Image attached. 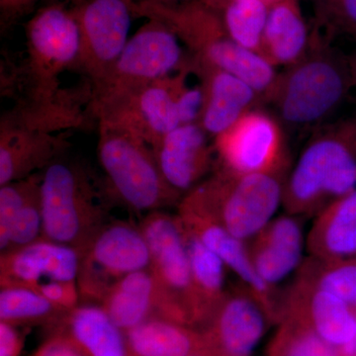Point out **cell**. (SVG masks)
Here are the masks:
<instances>
[{
	"label": "cell",
	"instance_id": "obj_1",
	"mask_svg": "<svg viewBox=\"0 0 356 356\" xmlns=\"http://www.w3.org/2000/svg\"><path fill=\"white\" fill-rule=\"evenodd\" d=\"M134 15L163 23L193 55L198 67L224 70L250 84L266 103L280 72L259 54L229 37L221 14L200 0L166 3L133 0Z\"/></svg>",
	"mask_w": 356,
	"mask_h": 356
},
{
	"label": "cell",
	"instance_id": "obj_2",
	"mask_svg": "<svg viewBox=\"0 0 356 356\" xmlns=\"http://www.w3.org/2000/svg\"><path fill=\"white\" fill-rule=\"evenodd\" d=\"M355 81L353 62L316 31L305 57L280 72L266 103L283 129L313 132L337 113Z\"/></svg>",
	"mask_w": 356,
	"mask_h": 356
},
{
	"label": "cell",
	"instance_id": "obj_3",
	"mask_svg": "<svg viewBox=\"0 0 356 356\" xmlns=\"http://www.w3.org/2000/svg\"><path fill=\"white\" fill-rule=\"evenodd\" d=\"M355 189V125L329 121L313 131L287 173L282 206L293 216L316 217Z\"/></svg>",
	"mask_w": 356,
	"mask_h": 356
},
{
	"label": "cell",
	"instance_id": "obj_4",
	"mask_svg": "<svg viewBox=\"0 0 356 356\" xmlns=\"http://www.w3.org/2000/svg\"><path fill=\"white\" fill-rule=\"evenodd\" d=\"M287 170L238 175L218 168L180 201L247 242L282 205Z\"/></svg>",
	"mask_w": 356,
	"mask_h": 356
},
{
	"label": "cell",
	"instance_id": "obj_5",
	"mask_svg": "<svg viewBox=\"0 0 356 356\" xmlns=\"http://www.w3.org/2000/svg\"><path fill=\"white\" fill-rule=\"evenodd\" d=\"M97 156L115 195L136 212L161 211L184 197L166 181L153 147L130 129L99 119Z\"/></svg>",
	"mask_w": 356,
	"mask_h": 356
},
{
	"label": "cell",
	"instance_id": "obj_6",
	"mask_svg": "<svg viewBox=\"0 0 356 356\" xmlns=\"http://www.w3.org/2000/svg\"><path fill=\"white\" fill-rule=\"evenodd\" d=\"M41 200L42 238L74 248L79 254L108 222L86 168L63 156L44 170Z\"/></svg>",
	"mask_w": 356,
	"mask_h": 356
},
{
	"label": "cell",
	"instance_id": "obj_7",
	"mask_svg": "<svg viewBox=\"0 0 356 356\" xmlns=\"http://www.w3.org/2000/svg\"><path fill=\"white\" fill-rule=\"evenodd\" d=\"M79 255L81 298L98 305L122 278L151 266V252L139 225L123 220L107 222Z\"/></svg>",
	"mask_w": 356,
	"mask_h": 356
},
{
	"label": "cell",
	"instance_id": "obj_8",
	"mask_svg": "<svg viewBox=\"0 0 356 356\" xmlns=\"http://www.w3.org/2000/svg\"><path fill=\"white\" fill-rule=\"evenodd\" d=\"M133 0H84L72 9L79 30V51L74 67L102 90L129 41Z\"/></svg>",
	"mask_w": 356,
	"mask_h": 356
},
{
	"label": "cell",
	"instance_id": "obj_9",
	"mask_svg": "<svg viewBox=\"0 0 356 356\" xmlns=\"http://www.w3.org/2000/svg\"><path fill=\"white\" fill-rule=\"evenodd\" d=\"M191 62L185 60L177 35L163 23L149 19L129 39L104 86L96 93L95 103L170 76Z\"/></svg>",
	"mask_w": 356,
	"mask_h": 356
},
{
	"label": "cell",
	"instance_id": "obj_10",
	"mask_svg": "<svg viewBox=\"0 0 356 356\" xmlns=\"http://www.w3.org/2000/svg\"><path fill=\"white\" fill-rule=\"evenodd\" d=\"M283 130L273 115L259 106L250 109L214 138L219 168L238 175L287 170Z\"/></svg>",
	"mask_w": 356,
	"mask_h": 356
},
{
	"label": "cell",
	"instance_id": "obj_11",
	"mask_svg": "<svg viewBox=\"0 0 356 356\" xmlns=\"http://www.w3.org/2000/svg\"><path fill=\"white\" fill-rule=\"evenodd\" d=\"M139 226L151 252L149 268L182 312L189 325L196 329L197 304L179 218L163 211H154L147 213Z\"/></svg>",
	"mask_w": 356,
	"mask_h": 356
},
{
	"label": "cell",
	"instance_id": "obj_12",
	"mask_svg": "<svg viewBox=\"0 0 356 356\" xmlns=\"http://www.w3.org/2000/svg\"><path fill=\"white\" fill-rule=\"evenodd\" d=\"M266 312L242 288L227 293L209 318L198 327L203 356H252L261 341Z\"/></svg>",
	"mask_w": 356,
	"mask_h": 356
},
{
	"label": "cell",
	"instance_id": "obj_13",
	"mask_svg": "<svg viewBox=\"0 0 356 356\" xmlns=\"http://www.w3.org/2000/svg\"><path fill=\"white\" fill-rule=\"evenodd\" d=\"M177 216L191 233L215 252L227 268L236 274L240 287L257 300L269 321L280 323L282 316V299L274 288L269 287L255 273L245 241L236 238L221 225L186 204L177 205Z\"/></svg>",
	"mask_w": 356,
	"mask_h": 356
},
{
	"label": "cell",
	"instance_id": "obj_14",
	"mask_svg": "<svg viewBox=\"0 0 356 356\" xmlns=\"http://www.w3.org/2000/svg\"><path fill=\"white\" fill-rule=\"evenodd\" d=\"M99 305L125 332L154 318L189 325L149 268L122 278L105 295Z\"/></svg>",
	"mask_w": 356,
	"mask_h": 356
},
{
	"label": "cell",
	"instance_id": "obj_15",
	"mask_svg": "<svg viewBox=\"0 0 356 356\" xmlns=\"http://www.w3.org/2000/svg\"><path fill=\"white\" fill-rule=\"evenodd\" d=\"M79 252L74 248L40 238L36 242L1 252L0 287L38 289L50 281L76 280Z\"/></svg>",
	"mask_w": 356,
	"mask_h": 356
},
{
	"label": "cell",
	"instance_id": "obj_16",
	"mask_svg": "<svg viewBox=\"0 0 356 356\" xmlns=\"http://www.w3.org/2000/svg\"><path fill=\"white\" fill-rule=\"evenodd\" d=\"M67 140L46 129L3 116L0 127V186L44 170L64 154Z\"/></svg>",
	"mask_w": 356,
	"mask_h": 356
},
{
	"label": "cell",
	"instance_id": "obj_17",
	"mask_svg": "<svg viewBox=\"0 0 356 356\" xmlns=\"http://www.w3.org/2000/svg\"><path fill=\"white\" fill-rule=\"evenodd\" d=\"M286 316L310 325L337 350L356 334L355 310L332 293L299 277L282 298L281 320Z\"/></svg>",
	"mask_w": 356,
	"mask_h": 356
},
{
	"label": "cell",
	"instance_id": "obj_18",
	"mask_svg": "<svg viewBox=\"0 0 356 356\" xmlns=\"http://www.w3.org/2000/svg\"><path fill=\"white\" fill-rule=\"evenodd\" d=\"M298 218L288 213L273 218L257 235L245 242L255 273L274 289L301 266L305 242Z\"/></svg>",
	"mask_w": 356,
	"mask_h": 356
},
{
	"label": "cell",
	"instance_id": "obj_19",
	"mask_svg": "<svg viewBox=\"0 0 356 356\" xmlns=\"http://www.w3.org/2000/svg\"><path fill=\"white\" fill-rule=\"evenodd\" d=\"M154 153L166 181L182 196L201 184L212 168L213 149L198 122L168 133Z\"/></svg>",
	"mask_w": 356,
	"mask_h": 356
},
{
	"label": "cell",
	"instance_id": "obj_20",
	"mask_svg": "<svg viewBox=\"0 0 356 356\" xmlns=\"http://www.w3.org/2000/svg\"><path fill=\"white\" fill-rule=\"evenodd\" d=\"M194 70L202 81L204 92L198 123L211 137L221 135L243 114L264 103L257 91L240 77L195 64Z\"/></svg>",
	"mask_w": 356,
	"mask_h": 356
},
{
	"label": "cell",
	"instance_id": "obj_21",
	"mask_svg": "<svg viewBox=\"0 0 356 356\" xmlns=\"http://www.w3.org/2000/svg\"><path fill=\"white\" fill-rule=\"evenodd\" d=\"M312 41L301 0H278L270 6L261 56L273 67L286 69L298 63L308 53Z\"/></svg>",
	"mask_w": 356,
	"mask_h": 356
},
{
	"label": "cell",
	"instance_id": "obj_22",
	"mask_svg": "<svg viewBox=\"0 0 356 356\" xmlns=\"http://www.w3.org/2000/svg\"><path fill=\"white\" fill-rule=\"evenodd\" d=\"M311 257L344 261L356 257V189L330 204L315 217L307 238Z\"/></svg>",
	"mask_w": 356,
	"mask_h": 356
},
{
	"label": "cell",
	"instance_id": "obj_23",
	"mask_svg": "<svg viewBox=\"0 0 356 356\" xmlns=\"http://www.w3.org/2000/svg\"><path fill=\"white\" fill-rule=\"evenodd\" d=\"M55 330L70 334L88 356H131L126 332L98 304L86 303L67 312L51 331Z\"/></svg>",
	"mask_w": 356,
	"mask_h": 356
},
{
	"label": "cell",
	"instance_id": "obj_24",
	"mask_svg": "<svg viewBox=\"0 0 356 356\" xmlns=\"http://www.w3.org/2000/svg\"><path fill=\"white\" fill-rule=\"evenodd\" d=\"M126 337L131 356H203L198 330L168 318L145 321Z\"/></svg>",
	"mask_w": 356,
	"mask_h": 356
},
{
	"label": "cell",
	"instance_id": "obj_25",
	"mask_svg": "<svg viewBox=\"0 0 356 356\" xmlns=\"http://www.w3.org/2000/svg\"><path fill=\"white\" fill-rule=\"evenodd\" d=\"M181 226L191 266L192 285L197 304L196 329H198L216 310L228 293L225 289L227 267L215 252L206 247L188 229L185 228L182 222Z\"/></svg>",
	"mask_w": 356,
	"mask_h": 356
},
{
	"label": "cell",
	"instance_id": "obj_26",
	"mask_svg": "<svg viewBox=\"0 0 356 356\" xmlns=\"http://www.w3.org/2000/svg\"><path fill=\"white\" fill-rule=\"evenodd\" d=\"M67 312L29 288L2 287L0 290V322L21 327L42 325L51 331Z\"/></svg>",
	"mask_w": 356,
	"mask_h": 356
},
{
	"label": "cell",
	"instance_id": "obj_27",
	"mask_svg": "<svg viewBox=\"0 0 356 356\" xmlns=\"http://www.w3.org/2000/svg\"><path fill=\"white\" fill-rule=\"evenodd\" d=\"M269 8L262 0H233L219 13L229 37L243 48L261 55Z\"/></svg>",
	"mask_w": 356,
	"mask_h": 356
},
{
	"label": "cell",
	"instance_id": "obj_28",
	"mask_svg": "<svg viewBox=\"0 0 356 356\" xmlns=\"http://www.w3.org/2000/svg\"><path fill=\"white\" fill-rule=\"evenodd\" d=\"M297 277L346 302L356 311V261H321L310 257L302 262Z\"/></svg>",
	"mask_w": 356,
	"mask_h": 356
},
{
	"label": "cell",
	"instance_id": "obj_29",
	"mask_svg": "<svg viewBox=\"0 0 356 356\" xmlns=\"http://www.w3.org/2000/svg\"><path fill=\"white\" fill-rule=\"evenodd\" d=\"M268 356H341L339 350L298 320L282 318L267 351Z\"/></svg>",
	"mask_w": 356,
	"mask_h": 356
},
{
	"label": "cell",
	"instance_id": "obj_30",
	"mask_svg": "<svg viewBox=\"0 0 356 356\" xmlns=\"http://www.w3.org/2000/svg\"><path fill=\"white\" fill-rule=\"evenodd\" d=\"M42 175L36 173L31 186L14 219L6 252L30 245L42 238L43 212L41 200Z\"/></svg>",
	"mask_w": 356,
	"mask_h": 356
},
{
	"label": "cell",
	"instance_id": "obj_31",
	"mask_svg": "<svg viewBox=\"0 0 356 356\" xmlns=\"http://www.w3.org/2000/svg\"><path fill=\"white\" fill-rule=\"evenodd\" d=\"M317 30L356 36V0H312Z\"/></svg>",
	"mask_w": 356,
	"mask_h": 356
},
{
	"label": "cell",
	"instance_id": "obj_32",
	"mask_svg": "<svg viewBox=\"0 0 356 356\" xmlns=\"http://www.w3.org/2000/svg\"><path fill=\"white\" fill-rule=\"evenodd\" d=\"M31 177L0 186V252L8 247L14 219L31 186Z\"/></svg>",
	"mask_w": 356,
	"mask_h": 356
},
{
	"label": "cell",
	"instance_id": "obj_33",
	"mask_svg": "<svg viewBox=\"0 0 356 356\" xmlns=\"http://www.w3.org/2000/svg\"><path fill=\"white\" fill-rule=\"evenodd\" d=\"M36 291L51 303L67 311L79 306L81 299L76 280L50 281L40 285Z\"/></svg>",
	"mask_w": 356,
	"mask_h": 356
},
{
	"label": "cell",
	"instance_id": "obj_34",
	"mask_svg": "<svg viewBox=\"0 0 356 356\" xmlns=\"http://www.w3.org/2000/svg\"><path fill=\"white\" fill-rule=\"evenodd\" d=\"M31 356H88L83 348L67 332L51 331L43 343Z\"/></svg>",
	"mask_w": 356,
	"mask_h": 356
},
{
	"label": "cell",
	"instance_id": "obj_35",
	"mask_svg": "<svg viewBox=\"0 0 356 356\" xmlns=\"http://www.w3.org/2000/svg\"><path fill=\"white\" fill-rule=\"evenodd\" d=\"M22 327L0 322V356H20L24 348L26 332Z\"/></svg>",
	"mask_w": 356,
	"mask_h": 356
},
{
	"label": "cell",
	"instance_id": "obj_36",
	"mask_svg": "<svg viewBox=\"0 0 356 356\" xmlns=\"http://www.w3.org/2000/svg\"><path fill=\"white\" fill-rule=\"evenodd\" d=\"M37 0H0L2 21H11L22 17L33 10Z\"/></svg>",
	"mask_w": 356,
	"mask_h": 356
},
{
	"label": "cell",
	"instance_id": "obj_37",
	"mask_svg": "<svg viewBox=\"0 0 356 356\" xmlns=\"http://www.w3.org/2000/svg\"><path fill=\"white\" fill-rule=\"evenodd\" d=\"M341 356H356V334L348 343L339 348Z\"/></svg>",
	"mask_w": 356,
	"mask_h": 356
},
{
	"label": "cell",
	"instance_id": "obj_38",
	"mask_svg": "<svg viewBox=\"0 0 356 356\" xmlns=\"http://www.w3.org/2000/svg\"><path fill=\"white\" fill-rule=\"evenodd\" d=\"M229 1H233V0H205V1L203 2L204 3L207 4V6L212 7V8L216 9V10L219 11L220 9L227 3V2ZM262 1L266 2L269 6H273V4L277 2L278 0H262Z\"/></svg>",
	"mask_w": 356,
	"mask_h": 356
},
{
	"label": "cell",
	"instance_id": "obj_39",
	"mask_svg": "<svg viewBox=\"0 0 356 356\" xmlns=\"http://www.w3.org/2000/svg\"><path fill=\"white\" fill-rule=\"evenodd\" d=\"M158 1L166 2V3H180V2L189 1V0H158ZM204 1V0H200Z\"/></svg>",
	"mask_w": 356,
	"mask_h": 356
},
{
	"label": "cell",
	"instance_id": "obj_40",
	"mask_svg": "<svg viewBox=\"0 0 356 356\" xmlns=\"http://www.w3.org/2000/svg\"><path fill=\"white\" fill-rule=\"evenodd\" d=\"M44 2L48 6V4L58 3V2H60V0H44Z\"/></svg>",
	"mask_w": 356,
	"mask_h": 356
},
{
	"label": "cell",
	"instance_id": "obj_41",
	"mask_svg": "<svg viewBox=\"0 0 356 356\" xmlns=\"http://www.w3.org/2000/svg\"><path fill=\"white\" fill-rule=\"evenodd\" d=\"M353 70H355V76H356V58H355V60H353Z\"/></svg>",
	"mask_w": 356,
	"mask_h": 356
},
{
	"label": "cell",
	"instance_id": "obj_42",
	"mask_svg": "<svg viewBox=\"0 0 356 356\" xmlns=\"http://www.w3.org/2000/svg\"><path fill=\"white\" fill-rule=\"evenodd\" d=\"M196 356H200V355H196Z\"/></svg>",
	"mask_w": 356,
	"mask_h": 356
}]
</instances>
